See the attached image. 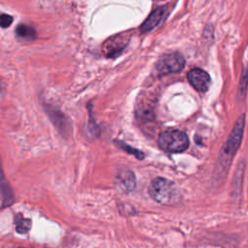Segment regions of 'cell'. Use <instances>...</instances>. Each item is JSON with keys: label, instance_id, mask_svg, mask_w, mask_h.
Wrapping results in <instances>:
<instances>
[{"label": "cell", "instance_id": "cell-1", "mask_svg": "<svg viewBox=\"0 0 248 248\" xmlns=\"http://www.w3.org/2000/svg\"><path fill=\"white\" fill-rule=\"evenodd\" d=\"M148 191L151 198L162 204H171L179 198L177 186L172 181L162 177L152 180Z\"/></svg>", "mask_w": 248, "mask_h": 248}, {"label": "cell", "instance_id": "cell-2", "mask_svg": "<svg viewBox=\"0 0 248 248\" xmlns=\"http://www.w3.org/2000/svg\"><path fill=\"white\" fill-rule=\"evenodd\" d=\"M160 147L171 153L182 152L187 149L189 145V140L184 132L178 130H170L163 132L159 136L158 140Z\"/></svg>", "mask_w": 248, "mask_h": 248}, {"label": "cell", "instance_id": "cell-3", "mask_svg": "<svg viewBox=\"0 0 248 248\" xmlns=\"http://www.w3.org/2000/svg\"><path fill=\"white\" fill-rule=\"evenodd\" d=\"M185 65L184 58L179 53H169L160 58L156 69L160 75H168L180 72Z\"/></svg>", "mask_w": 248, "mask_h": 248}, {"label": "cell", "instance_id": "cell-4", "mask_svg": "<svg viewBox=\"0 0 248 248\" xmlns=\"http://www.w3.org/2000/svg\"><path fill=\"white\" fill-rule=\"evenodd\" d=\"M188 80L199 92L207 91L211 81L209 75L205 71L198 68L193 69L188 73Z\"/></svg>", "mask_w": 248, "mask_h": 248}, {"label": "cell", "instance_id": "cell-5", "mask_svg": "<svg viewBox=\"0 0 248 248\" xmlns=\"http://www.w3.org/2000/svg\"><path fill=\"white\" fill-rule=\"evenodd\" d=\"M127 42L128 39L124 36V34L109 38L103 46V52L108 57L114 56L124 49Z\"/></svg>", "mask_w": 248, "mask_h": 248}, {"label": "cell", "instance_id": "cell-6", "mask_svg": "<svg viewBox=\"0 0 248 248\" xmlns=\"http://www.w3.org/2000/svg\"><path fill=\"white\" fill-rule=\"evenodd\" d=\"M116 182H117L118 188L125 193H129L136 186L135 176H134L133 172L130 170L119 171L118 175L116 177Z\"/></svg>", "mask_w": 248, "mask_h": 248}, {"label": "cell", "instance_id": "cell-7", "mask_svg": "<svg viewBox=\"0 0 248 248\" xmlns=\"http://www.w3.org/2000/svg\"><path fill=\"white\" fill-rule=\"evenodd\" d=\"M163 16H164L163 8H158V9L154 10L149 15V16L146 18V20L142 23V25L140 27L141 32H148L150 30H152L154 27H156L160 23Z\"/></svg>", "mask_w": 248, "mask_h": 248}, {"label": "cell", "instance_id": "cell-8", "mask_svg": "<svg viewBox=\"0 0 248 248\" xmlns=\"http://www.w3.org/2000/svg\"><path fill=\"white\" fill-rule=\"evenodd\" d=\"M16 33L19 38H22L24 40H33L36 37L35 30L25 24H20L16 27Z\"/></svg>", "mask_w": 248, "mask_h": 248}, {"label": "cell", "instance_id": "cell-9", "mask_svg": "<svg viewBox=\"0 0 248 248\" xmlns=\"http://www.w3.org/2000/svg\"><path fill=\"white\" fill-rule=\"evenodd\" d=\"M16 232L19 233H25L30 230L31 227V221L29 219H24L22 216H17L16 221Z\"/></svg>", "mask_w": 248, "mask_h": 248}, {"label": "cell", "instance_id": "cell-10", "mask_svg": "<svg viewBox=\"0 0 248 248\" xmlns=\"http://www.w3.org/2000/svg\"><path fill=\"white\" fill-rule=\"evenodd\" d=\"M13 22V17L7 14L0 15V26L3 28L9 27Z\"/></svg>", "mask_w": 248, "mask_h": 248}]
</instances>
